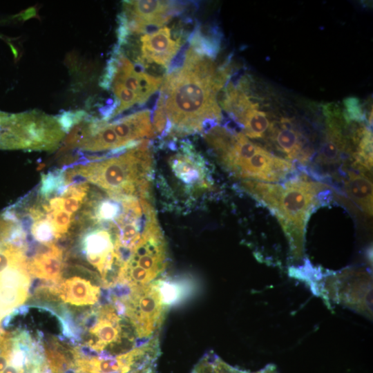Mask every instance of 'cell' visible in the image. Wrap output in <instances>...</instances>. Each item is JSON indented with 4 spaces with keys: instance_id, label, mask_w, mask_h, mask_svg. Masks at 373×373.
I'll return each instance as SVG.
<instances>
[{
    "instance_id": "ba28073f",
    "label": "cell",
    "mask_w": 373,
    "mask_h": 373,
    "mask_svg": "<svg viewBox=\"0 0 373 373\" xmlns=\"http://www.w3.org/2000/svg\"><path fill=\"white\" fill-rule=\"evenodd\" d=\"M174 9L171 2L166 1H125L120 18V41L126 39L129 31L140 33L162 26L172 17Z\"/></svg>"
},
{
    "instance_id": "7c38bea8",
    "label": "cell",
    "mask_w": 373,
    "mask_h": 373,
    "mask_svg": "<svg viewBox=\"0 0 373 373\" xmlns=\"http://www.w3.org/2000/svg\"><path fill=\"white\" fill-rule=\"evenodd\" d=\"M269 131L270 140L278 151L289 160H296L303 164L308 162L312 153L310 149L304 147L303 136L293 128L288 119L271 124Z\"/></svg>"
},
{
    "instance_id": "ac0fdd59",
    "label": "cell",
    "mask_w": 373,
    "mask_h": 373,
    "mask_svg": "<svg viewBox=\"0 0 373 373\" xmlns=\"http://www.w3.org/2000/svg\"><path fill=\"white\" fill-rule=\"evenodd\" d=\"M236 120L243 126L244 135L252 139L264 137L271 126L266 113L258 108L247 110Z\"/></svg>"
},
{
    "instance_id": "7a4b0ae2",
    "label": "cell",
    "mask_w": 373,
    "mask_h": 373,
    "mask_svg": "<svg viewBox=\"0 0 373 373\" xmlns=\"http://www.w3.org/2000/svg\"><path fill=\"white\" fill-rule=\"evenodd\" d=\"M240 186L276 217L288 242L290 260L294 263L290 268L305 262L306 224L312 212L331 193L329 185L300 175L283 184L242 180Z\"/></svg>"
},
{
    "instance_id": "5bb4252c",
    "label": "cell",
    "mask_w": 373,
    "mask_h": 373,
    "mask_svg": "<svg viewBox=\"0 0 373 373\" xmlns=\"http://www.w3.org/2000/svg\"><path fill=\"white\" fill-rule=\"evenodd\" d=\"M61 268L62 252L52 243L44 244L35 257L28 262L29 274L50 281L60 279Z\"/></svg>"
},
{
    "instance_id": "3957f363",
    "label": "cell",
    "mask_w": 373,
    "mask_h": 373,
    "mask_svg": "<svg viewBox=\"0 0 373 373\" xmlns=\"http://www.w3.org/2000/svg\"><path fill=\"white\" fill-rule=\"evenodd\" d=\"M204 137L220 165L242 180L276 183L294 171L291 161L252 142L242 133L216 125Z\"/></svg>"
},
{
    "instance_id": "2e32d148",
    "label": "cell",
    "mask_w": 373,
    "mask_h": 373,
    "mask_svg": "<svg viewBox=\"0 0 373 373\" xmlns=\"http://www.w3.org/2000/svg\"><path fill=\"white\" fill-rule=\"evenodd\" d=\"M58 292L65 303L75 305H94L100 296L99 287L79 277L66 280L59 285Z\"/></svg>"
},
{
    "instance_id": "30bf717a",
    "label": "cell",
    "mask_w": 373,
    "mask_h": 373,
    "mask_svg": "<svg viewBox=\"0 0 373 373\" xmlns=\"http://www.w3.org/2000/svg\"><path fill=\"white\" fill-rule=\"evenodd\" d=\"M95 317H93L90 329L92 338L88 344L95 351H104L121 344L124 338L135 341V335L127 332L122 323V314L116 306L106 305L102 307ZM133 331V330H132Z\"/></svg>"
},
{
    "instance_id": "8fae6325",
    "label": "cell",
    "mask_w": 373,
    "mask_h": 373,
    "mask_svg": "<svg viewBox=\"0 0 373 373\" xmlns=\"http://www.w3.org/2000/svg\"><path fill=\"white\" fill-rule=\"evenodd\" d=\"M173 175L189 192L209 189L211 181L202 159L195 152L183 150L173 155L169 162Z\"/></svg>"
},
{
    "instance_id": "8992f818",
    "label": "cell",
    "mask_w": 373,
    "mask_h": 373,
    "mask_svg": "<svg viewBox=\"0 0 373 373\" xmlns=\"http://www.w3.org/2000/svg\"><path fill=\"white\" fill-rule=\"evenodd\" d=\"M167 260V248L158 222L149 226L121 266L117 281L128 290L158 279Z\"/></svg>"
},
{
    "instance_id": "4fadbf2b",
    "label": "cell",
    "mask_w": 373,
    "mask_h": 373,
    "mask_svg": "<svg viewBox=\"0 0 373 373\" xmlns=\"http://www.w3.org/2000/svg\"><path fill=\"white\" fill-rule=\"evenodd\" d=\"M142 58L149 63L168 67L180 48L179 40H174L170 29L162 27L141 37Z\"/></svg>"
},
{
    "instance_id": "9a60e30c",
    "label": "cell",
    "mask_w": 373,
    "mask_h": 373,
    "mask_svg": "<svg viewBox=\"0 0 373 373\" xmlns=\"http://www.w3.org/2000/svg\"><path fill=\"white\" fill-rule=\"evenodd\" d=\"M365 171L348 170L344 189L348 197L367 216H372V183Z\"/></svg>"
},
{
    "instance_id": "d6986e66",
    "label": "cell",
    "mask_w": 373,
    "mask_h": 373,
    "mask_svg": "<svg viewBox=\"0 0 373 373\" xmlns=\"http://www.w3.org/2000/svg\"><path fill=\"white\" fill-rule=\"evenodd\" d=\"M46 218L52 224L56 238L63 236L68 231L73 221V215L62 209L48 211L46 213Z\"/></svg>"
},
{
    "instance_id": "277c9868",
    "label": "cell",
    "mask_w": 373,
    "mask_h": 373,
    "mask_svg": "<svg viewBox=\"0 0 373 373\" xmlns=\"http://www.w3.org/2000/svg\"><path fill=\"white\" fill-rule=\"evenodd\" d=\"M78 166L68 173L100 187L108 195L146 198L150 192L153 160L148 140L115 156Z\"/></svg>"
},
{
    "instance_id": "52a82bcc",
    "label": "cell",
    "mask_w": 373,
    "mask_h": 373,
    "mask_svg": "<svg viewBox=\"0 0 373 373\" xmlns=\"http://www.w3.org/2000/svg\"><path fill=\"white\" fill-rule=\"evenodd\" d=\"M117 301L137 338L145 342L158 336L169 307L163 300L157 279L128 289Z\"/></svg>"
},
{
    "instance_id": "e0dca14e",
    "label": "cell",
    "mask_w": 373,
    "mask_h": 373,
    "mask_svg": "<svg viewBox=\"0 0 373 373\" xmlns=\"http://www.w3.org/2000/svg\"><path fill=\"white\" fill-rule=\"evenodd\" d=\"M191 373H278V371L273 364H268L257 372L239 369L228 364L216 353L210 351L198 361Z\"/></svg>"
},
{
    "instance_id": "9c48e42d",
    "label": "cell",
    "mask_w": 373,
    "mask_h": 373,
    "mask_svg": "<svg viewBox=\"0 0 373 373\" xmlns=\"http://www.w3.org/2000/svg\"><path fill=\"white\" fill-rule=\"evenodd\" d=\"M162 83V79L135 68L132 62L122 54L113 57L104 76L102 86L118 84L133 92L140 103L145 102Z\"/></svg>"
},
{
    "instance_id": "44dd1931",
    "label": "cell",
    "mask_w": 373,
    "mask_h": 373,
    "mask_svg": "<svg viewBox=\"0 0 373 373\" xmlns=\"http://www.w3.org/2000/svg\"><path fill=\"white\" fill-rule=\"evenodd\" d=\"M346 112L344 119L346 122L350 120L361 122L364 119L365 115L362 112L359 100L356 97H348L344 100Z\"/></svg>"
},
{
    "instance_id": "ffe728a7",
    "label": "cell",
    "mask_w": 373,
    "mask_h": 373,
    "mask_svg": "<svg viewBox=\"0 0 373 373\" xmlns=\"http://www.w3.org/2000/svg\"><path fill=\"white\" fill-rule=\"evenodd\" d=\"M30 234L37 241L43 244L52 243L53 238H55L52 224L44 218L35 221L31 227Z\"/></svg>"
},
{
    "instance_id": "6da1fadb",
    "label": "cell",
    "mask_w": 373,
    "mask_h": 373,
    "mask_svg": "<svg viewBox=\"0 0 373 373\" xmlns=\"http://www.w3.org/2000/svg\"><path fill=\"white\" fill-rule=\"evenodd\" d=\"M211 59L188 49L182 66L166 75L153 116L155 131L185 135L208 131L222 118L218 93L228 77Z\"/></svg>"
},
{
    "instance_id": "5b68a950",
    "label": "cell",
    "mask_w": 373,
    "mask_h": 373,
    "mask_svg": "<svg viewBox=\"0 0 373 373\" xmlns=\"http://www.w3.org/2000/svg\"><path fill=\"white\" fill-rule=\"evenodd\" d=\"M306 283L327 304L341 305L372 319V276L365 268L347 267L325 272L316 268Z\"/></svg>"
}]
</instances>
